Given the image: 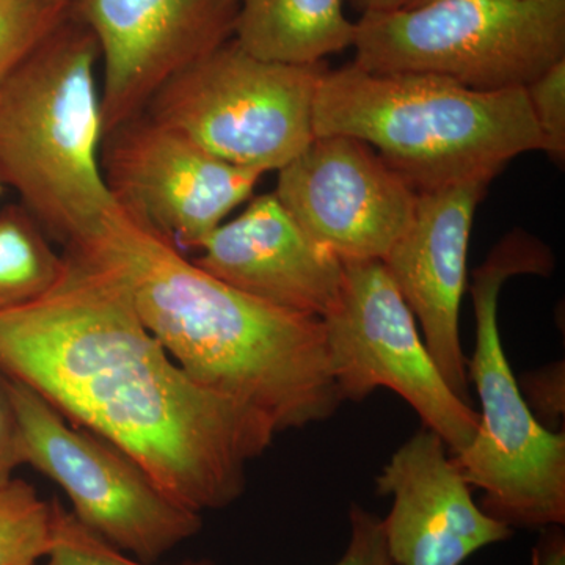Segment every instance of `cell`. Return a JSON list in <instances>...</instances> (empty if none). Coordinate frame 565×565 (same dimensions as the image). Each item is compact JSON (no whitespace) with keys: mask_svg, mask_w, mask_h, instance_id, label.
I'll list each match as a JSON object with an SVG mask.
<instances>
[{"mask_svg":"<svg viewBox=\"0 0 565 565\" xmlns=\"http://www.w3.org/2000/svg\"><path fill=\"white\" fill-rule=\"evenodd\" d=\"M65 0H0V84L68 20Z\"/></svg>","mask_w":565,"mask_h":565,"instance_id":"obj_19","label":"cell"},{"mask_svg":"<svg viewBox=\"0 0 565 565\" xmlns=\"http://www.w3.org/2000/svg\"><path fill=\"white\" fill-rule=\"evenodd\" d=\"M321 319L344 403H362L377 388L392 390L423 426L444 438L452 456L470 446L479 414L445 381L384 263L345 262L340 292Z\"/></svg>","mask_w":565,"mask_h":565,"instance_id":"obj_9","label":"cell"},{"mask_svg":"<svg viewBox=\"0 0 565 565\" xmlns=\"http://www.w3.org/2000/svg\"><path fill=\"white\" fill-rule=\"evenodd\" d=\"M487 185L463 182L419 192L414 217L382 262L418 319L438 370L467 404L470 381L460 341V305L475 212Z\"/></svg>","mask_w":565,"mask_h":565,"instance_id":"obj_14","label":"cell"},{"mask_svg":"<svg viewBox=\"0 0 565 565\" xmlns=\"http://www.w3.org/2000/svg\"><path fill=\"white\" fill-rule=\"evenodd\" d=\"M20 465L22 457L17 418L7 393L6 377L0 374V486L9 484Z\"/></svg>","mask_w":565,"mask_h":565,"instance_id":"obj_23","label":"cell"},{"mask_svg":"<svg viewBox=\"0 0 565 565\" xmlns=\"http://www.w3.org/2000/svg\"><path fill=\"white\" fill-rule=\"evenodd\" d=\"M3 191H6V185H3L2 181H0V196H2Z\"/></svg>","mask_w":565,"mask_h":565,"instance_id":"obj_26","label":"cell"},{"mask_svg":"<svg viewBox=\"0 0 565 565\" xmlns=\"http://www.w3.org/2000/svg\"><path fill=\"white\" fill-rule=\"evenodd\" d=\"M43 226L24 206L0 212V313L39 299L65 270Z\"/></svg>","mask_w":565,"mask_h":565,"instance_id":"obj_17","label":"cell"},{"mask_svg":"<svg viewBox=\"0 0 565 565\" xmlns=\"http://www.w3.org/2000/svg\"><path fill=\"white\" fill-rule=\"evenodd\" d=\"M275 196L341 262H384L414 217L418 192L362 140L315 137L278 170Z\"/></svg>","mask_w":565,"mask_h":565,"instance_id":"obj_11","label":"cell"},{"mask_svg":"<svg viewBox=\"0 0 565 565\" xmlns=\"http://www.w3.org/2000/svg\"><path fill=\"white\" fill-rule=\"evenodd\" d=\"M98 62L90 31L68 18L0 84V181L65 250L118 206L103 170Z\"/></svg>","mask_w":565,"mask_h":565,"instance_id":"obj_4","label":"cell"},{"mask_svg":"<svg viewBox=\"0 0 565 565\" xmlns=\"http://www.w3.org/2000/svg\"><path fill=\"white\" fill-rule=\"evenodd\" d=\"M326 70L263 61L230 40L167 82L147 117L233 166L278 172L315 140Z\"/></svg>","mask_w":565,"mask_h":565,"instance_id":"obj_7","label":"cell"},{"mask_svg":"<svg viewBox=\"0 0 565 565\" xmlns=\"http://www.w3.org/2000/svg\"><path fill=\"white\" fill-rule=\"evenodd\" d=\"M355 6L362 10V13L367 11H386L396 10L403 7L404 0H353Z\"/></svg>","mask_w":565,"mask_h":565,"instance_id":"obj_24","label":"cell"},{"mask_svg":"<svg viewBox=\"0 0 565 565\" xmlns=\"http://www.w3.org/2000/svg\"><path fill=\"white\" fill-rule=\"evenodd\" d=\"M375 486L393 498L382 519L393 565H462L514 535L475 503L444 438L426 426L394 452Z\"/></svg>","mask_w":565,"mask_h":565,"instance_id":"obj_13","label":"cell"},{"mask_svg":"<svg viewBox=\"0 0 565 565\" xmlns=\"http://www.w3.org/2000/svg\"><path fill=\"white\" fill-rule=\"evenodd\" d=\"M531 565H537V564H535V563H534V561H533V559H531Z\"/></svg>","mask_w":565,"mask_h":565,"instance_id":"obj_28","label":"cell"},{"mask_svg":"<svg viewBox=\"0 0 565 565\" xmlns=\"http://www.w3.org/2000/svg\"><path fill=\"white\" fill-rule=\"evenodd\" d=\"M552 253L533 236L504 237L475 270L471 282L476 345L467 362L481 412L473 441L455 457L471 489L484 492L482 511L511 530L565 523V435L552 433L531 411L498 326L501 289L515 275H545Z\"/></svg>","mask_w":565,"mask_h":565,"instance_id":"obj_5","label":"cell"},{"mask_svg":"<svg viewBox=\"0 0 565 565\" xmlns=\"http://www.w3.org/2000/svg\"><path fill=\"white\" fill-rule=\"evenodd\" d=\"M65 252L50 291L0 313V374L128 456L182 508L233 504L273 426L193 382L106 263Z\"/></svg>","mask_w":565,"mask_h":565,"instance_id":"obj_1","label":"cell"},{"mask_svg":"<svg viewBox=\"0 0 565 565\" xmlns=\"http://www.w3.org/2000/svg\"><path fill=\"white\" fill-rule=\"evenodd\" d=\"M430 2V0H404L401 9H411V7L422 6V3Z\"/></svg>","mask_w":565,"mask_h":565,"instance_id":"obj_25","label":"cell"},{"mask_svg":"<svg viewBox=\"0 0 565 565\" xmlns=\"http://www.w3.org/2000/svg\"><path fill=\"white\" fill-rule=\"evenodd\" d=\"M52 505L22 481L0 486V565H36L50 552Z\"/></svg>","mask_w":565,"mask_h":565,"instance_id":"obj_18","label":"cell"},{"mask_svg":"<svg viewBox=\"0 0 565 565\" xmlns=\"http://www.w3.org/2000/svg\"><path fill=\"white\" fill-rule=\"evenodd\" d=\"M107 137L103 170L118 206L181 252L199 250L264 177L141 115Z\"/></svg>","mask_w":565,"mask_h":565,"instance_id":"obj_10","label":"cell"},{"mask_svg":"<svg viewBox=\"0 0 565 565\" xmlns=\"http://www.w3.org/2000/svg\"><path fill=\"white\" fill-rule=\"evenodd\" d=\"M103 62L106 137L181 71L233 40L234 0H76Z\"/></svg>","mask_w":565,"mask_h":565,"instance_id":"obj_12","label":"cell"},{"mask_svg":"<svg viewBox=\"0 0 565 565\" xmlns=\"http://www.w3.org/2000/svg\"><path fill=\"white\" fill-rule=\"evenodd\" d=\"M233 40L263 61L313 65L352 46L343 0H234Z\"/></svg>","mask_w":565,"mask_h":565,"instance_id":"obj_16","label":"cell"},{"mask_svg":"<svg viewBox=\"0 0 565 565\" xmlns=\"http://www.w3.org/2000/svg\"><path fill=\"white\" fill-rule=\"evenodd\" d=\"M65 2L74 3V2H76V0H65Z\"/></svg>","mask_w":565,"mask_h":565,"instance_id":"obj_27","label":"cell"},{"mask_svg":"<svg viewBox=\"0 0 565 565\" xmlns=\"http://www.w3.org/2000/svg\"><path fill=\"white\" fill-rule=\"evenodd\" d=\"M333 565H393L386 550L382 519L363 505L349 509V541Z\"/></svg>","mask_w":565,"mask_h":565,"instance_id":"obj_22","label":"cell"},{"mask_svg":"<svg viewBox=\"0 0 565 565\" xmlns=\"http://www.w3.org/2000/svg\"><path fill=\"white\" fill-rule=\"evenodd\" d=\"M355 65L434 74L473 90L526 87L565 61V0H430L367 11L355 22Z\"/></svg>","mask_w":565,"mask_h":565,"instance_id":"obj_6","label":"cell"},{"mask_svg":"<svg viewBox=\"0 0 565 565\" xmlns=\"http://www.w3.org/2000/svg\"><path fill=\"white\" fill-rule=\"evenodd\" d=\"M527 103L539 134L541 151H545L555 162L565 159V61L555 63L552 68L527 84Z\"/></svg>","mask_w":565,"mask_h":565,"instance_id":"obj_21","label":"cell"},{"mask_svg":"<svg viewBox=\"0 0 565 565\" xmlns=\"http://www.w3.org/2000/svg\"><path fill=\"white\" fill-rule=\"evenodd\" d=\"M6 386L22 463L61 487L82 525L145 563L200 533L202 515L174 503L128 456L70 424L21 382L6 377Z\"/></svg>","mask_w":565,"mask_h":565,"instance_id":"obj_8","label":"cell"},{"mask_svg":"<svg viewBox=\"0 0 565 565\" xmlns=\"http://www.w3.org/2000/svg\"><path fill=\"white\" fill-rule=\"evenodd\" d=\"M70 252L106 263L181 370L262 416L275 434L326 422L344 403L321 318L226 285L120 206L87 244Z\"/></svg>","mask_w":565,"mask_h":565,"instance_id":"obj_2","label":"cell"},{"mask_svg":"<svg viewBox=\"0 0 565 565\" xmlns=\"http://www.w3.org/2000/svg\"><path fill=\"white\" fill-rule=\"evenodd\" d=\"M52 530L47 565H150L126 556L117 546L104 541L82 525L73 512L52 503ZM178 565H217L212 561H188Z\"/></svg>","mask_w":565,"mask_h":565,"instance_id":"obj_20","label":"cell"},{"mask_svg":"<svg viewBox=\"0 0 565 565\" xmlns=\"http://www.w3.org/2000/svg\"><path fill=\"white\" fill-rule=\"evenodd\" d=\"M195 263L255 299L322 318L337 300L344 263L308 236L275 193L256 196L200 244Z\"/></svg>","mask_w":565,"mask_h":565,"instance_id":"obj_15","label":"cell"},{"mask_svg":"<svg viewBox=\"0 0 565 565\" xmlns=\"http://www.w3.org/2000/svg\"><path fill=\"white\" fill-rule=\"evenodd\" d=\"M315 136L370 145L416 192L489 184L516 156L541 151L525 87L473 90L418 73L323 71Z\"/></svg>","mask_w":565,"mask_h":565,"instance_id":"obj_3","label":"cell"},{"mask_svg":"<svg viewBox=\"0 0 565 565\" xmlns=\"http://www.w3.org/2000/svg\"><path fill=\"white\" fill-rule=\"evenodd\" d=\"M47 565V564H46Z\"/></svg>","mask_w":565,"mask_h":565,"instance_id":"obj_29","label":"cell"}]
</instances>
